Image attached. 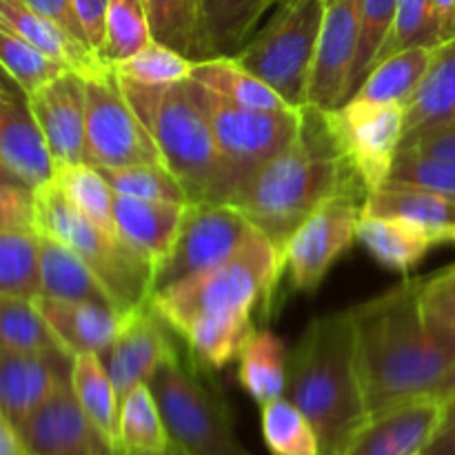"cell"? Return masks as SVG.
Instances as JSON below:
<instances>
[{"mask_svg": "<svg viewBox=\"0 0 455 455\" xmlns=\"http://www.w3.org/2000/svg\"><path fill=\"white\" fill-rule=\"evenodd\" d=\"M189 204L156 203L116 194L114 216L120 240L154 269V278L176 244Z\"/></svg>", "mask_w": 455, "mask_h": 455, "instance_id": "21", "label": "cell"}, {"mask_svg": "<svg viewBox=\"0 0 455 455\" xmlns=\"http://www.w3.org/2000/svg\"><path fill=\"white\" fill-rule=\"evenodd\" d=\"M0 60H3L4 76L12 78L27 96L47 84L49 80L69 71L62 62L49 58L7 27H0Z\"/></svg>", "mask_w": 455, "mask_h": 455, "instance_id": "41", "label": "cell"}, {"mask_svg": "<svg viewBox=\"0 0 455 455\" xmlns=\"http://www.w3.org/2000/svg\"><path fill=\"white\" fill-rule=\"evenodd\" d=\"M416 455H434V453H429V451H422V453H416Z\"/></svg>", "mask_w": 455, "mask_h": 455, "instance_id": "56", "label": "cell"}, {"mask_svg": "<svg viewBox=\"0 0 455 455\" xmlns=\"http://www.w3.org/2000/svg\"><path fill=\"white\" fill-rule=\"evenodd\" d=\"M154 40L198 60L200 0H145Z\"/></svg>", "mask_w": 455, "mask_h": 455, "instance_id": "40", "label": "cell"}, {"mask_svg": "<svg viewBox=\"0 0 455 455\" xmlns=\"http://www.w3.org/2000/svg\"><path fill=\"white\" fill-rule=\"evenodd\" d=\"M22 455H31V453H29V451H27V453H22Z\"/></svg>", "mask_w": 455, "mask_h": 455, "instance_id": "57", "label": "cell"}, {"mask_svg": "<svg viewBox=\"0 0 455 455\" xmlns=\"http://www.w3.org/2000/svg\"><path fill=\"white\" fill-rule=\"evenodd\" d=\"M403 147L404 149L422 151V154L438 156V158L451 160V163H455V123L443 124V127L427 129V132L404 140Z\"/></svg>", "mask_w": 455, "mask_h": 455, "instance_id": "49", "label": "cell"}, {"mask_svg": "<svg viewBox=\"0 0 455 455\" xmlns=\"http://www.w3.org/2000/svg\"><path fill=\"white\" fill-rule=\"evenodd\" d=\"M420 305L429 324L455 329V262L422 278Z\"/></svg>", "mask_w": 455, "mask_h": 455, "instance_id": "46", "label": "cell"}, {"mask_svg": "<svg viewBox=\"0 0 455 455\" xmlns=\"http://www.w3.org/2000/svg\"><path fill=\"white\" fill-rule=\"evenodd\" d=\"M395 9H398V0H363V9H360V44L358 56H355L351 96L358 92L363 80L373 69V62H376L378 53H380L382 44L389 36L391 25H394Z\"/></svg>", "mask_w": 455, "mask_h": 455, "instance_id": "44", "label": "cell"}, {"mask_svg": "<svg viewBox=\"0 0 455 455\" xmlns=\"http://www.w3.org/2000/svg\"><path fill=\"white\" fill-rule=\"evenodd\" d=\"M283 274V251L256 229L234 256L154 293L149 305L176 333L200 318L253 315L258 307L267 314Z\"/></svg>", "mask_w": 455, "mask_h": 455, "instance_id": "4", "label": "cell"}, {"mask_svg": "<svg viewBox=\"0 0 455 455\" xmlns=\"http://www.w3.org/2000/svg\"><path fill=\"white\" fill-rule=\"evenodd\" d=\"M34 198L40 234L74 249L109 287L123 311L149 305L154 296V269L133 249L84 218L56 180L36 189Z\"/></svg>", "mask_w": 455, "mask_h": 455, "instance_id": "6", "label": "cell"}, {"mask_svg": "<svg viewBox=\"0 0 455 455\" xmlns=\"http://www.w3.org/2000/svg\"><path fill=\"white\" fill-rule=\"evenodd\" d=\"M27 453L25 443H22L18 427L0 413V455H22Z\"/></svg>", "mask_w": 455, "mask_h": 455, "instance_id": "52", "label": "cell"}, {"mask_svg": "<svg viewBox=\"0 0 455 455\" xmlns=\"http://www.w3.org/2000/svg\"><path fill=\"white\" fill-rule=\"evenodd\" d=\"M280 0H200L198 60L235 56Z\"/></svg>", "mask_w": 455, "mask_h": 455, "instance_id": "25", "label": "cell"}, {"mask_svg": "<svg viewBox=\"0 0 455 455\" xmlns=\"http://www.w3.org/2000/svg\"><path fill=\"white\" fill-rule=\"evenodd\" d=\"M36 305L71 358L78 354H105L118 338L127 315V311L96 305V302H62L38 298Z\"/></svg>", "mask_w": 455, "mask_h": 455, "instance_id": "23", "label": "cell"}, {"mask_svg": "<svg viewBox=\"0 0 455 455\" xmlns=\"http://www.w3.org/2000/svg\"><path fill=\"white\" fill-rule=\"evenodd\" d=\"M434 49L435 47H411L378 62L351 98L373 102V105L407 107L429 69Z\"/></svg>", "mask_w": 455, "mask_h": 455, "instance_id": "30", "label": "cell"}, {"mask_svg": "<svg viewBox=\"0 0 455 455\" xmlns=\"http://www.w3.org/2000/svg\"><path fill=\"white\" fill-rule=\"evenodd\" d=\"M260 431L271 455H323L314 425L289 398L260 407Z\"/></svg>", "mask_w": 455, "mask_h": 455, "instance_id": "38", "label": "cell"}, {"mask_svg": "<svg viewBox=\"0 0 455 455\" xmlns=\"http://www.w3.org/2000/svg\"><path fill=\"white\" fill-rule=\"evenodd\" d=\"M449 123H455V38L434 49L420 87L404 107L403 142Z\"/></svg>", "mask_w": 455, "mask_h": 455, "instance_id": "27", "label": "cell"}, {"mask_svg": "<svg viewBox=\"0 0 455 455\" xmlns=\"http://www.w3.org/2000/svg\"><path fill=\"white\" fill-rule=\"evenodd\" d=\"M364 198L338 194L305 218L283 249L284 275L296 291L311 293L327 278L333 262L358 240Z\"/></svg>", "mask_w": 455, "mask_h": 455, "instance_id": "11", "label": "cell"}, {"mask_svg": "<svg viewBox=\"0 0 455 455\" xmlns=\"http://www.w3.org/2000/svg\"><path fill=\"white\" fill-rule=\"evenodd\" d=\"M449 407L435 394L418 395L369 413L338 455H416L429 449L444 427Z\"/></svg>", "mask_w": 455, "mask_h": 455, "instance_id": "14", "label": "cell"}, {"mask_svg": "<svg viewBox=\"0 0 455 455\" xmlns=\"http://www.w3.org/2000/svg\"><path fill=\"white\" fill-rule=\"evenodd\" d=\"M314 425L323 455H338L364 420L349 311L314 318L289 354L287 394Z\"/></svg>", "mask_w": 455, "mask_h": 455, "instance_id": "3", "label": "cell"}, {"mask_svg": "<svg viewBox=\"0 0 455 455\" xmlns=\"http://www.w3.org/2000/svg\"><path fill=\"white\" fill-rule=\"evenodd\" d=\"M253 231L256 227L235 204L191 203L172 253L156 271L154 293L227 260Z\"/></svg>", "mask_w": 455, "mask_h": 455, "instance_id": "12", "label": "cell"}, {"mask_svg": "<svg viewBox=\"0 0 455 455\" xmlns=\"http://www.w3.org/2000/svg\"><path fill=\"white\" fill-rule=\"evenodd\" d=\"M154 43L145 0H109L100 60L116 67Z\"/></svg>", "mask_w": 455, "mask_h": 455, "instance_id": "37", "label": "cell"}, {"mask_svg": "<svg viewBox=\"0 0 455 455\" xmlns=\"http://www.w3.org/2000/svg\"><path fill=\"white\" fill-rule=\"evenodd\" d=\"M20 3H25L27 7L34 9V12L40 13V16L49 18V20H53L56 25H60L62 29L69 31L71 36H76L78 40H83V43L89 47L87 38H84L83 27H80L78 16H76L74 0H20Z\"/></svg>", "mask_w": 455, "mask_h": 455, "instance_id": "50", "label": "cell"}, {"mask_svg": "<svg viewBox=\"0 0 455 455\" xmlns=\"http://www.w3.org/2000/svg\"><path fill=\"white\" fill-rule=\"evenodd\" d=\"M29 105L44 133L53 164L87 163V96L84 76L65 71L34 93Z\"/></svg>", "mask_w": 455, "mask_h": 455, "instance_id": "18", "label": "cell"}, {"mask_svg": "<svg viewBox=\"0 0 455 455\" xmlns=\"http://www.w3.org/2000/svg\"><path fill=\"white\" fill-rule=\"evenodd\" d=\"M333 136L358 172L367 191L380 189L391 178L404 138V107L347 100L324 109Z\"/></svg>", "mask_w": 455, "mask_h": 455, "instance_id": "13", "label": "cell"}, {"mask_svg": "<svg viewBox=\"0 0 455 455\" xmlns=\"http://www.w3.org/2000/svg\"><path fill=\"white\" fill-rule=\"evenodd\" d=\"M422 278L351 307L355 371L364 411L435 394L455 367V329L429 324L420 305Z\"/></svg>", "mask_w": 455, "mask_h": 455, "instance_id": "1", "label": "cell"}, {"mask_svg": "<svg viewBox=\"0 0 455 455\" xmlns=\"http://www.w3.org/2000/svg\"><path fill=\"white\" fill-rule=\"evenodd\" d=\"M338 194L367 200L369 191L333 136L324 109L307 105L296 140L269 160L229 204L283 251L305 218Z\"/></svg>", "mask_w": 455, "mask_h": 455, "instance_id": "2", "label": "cell"}, {"mask_svg": "<svg viewBox=\"0 0 455 455\" xmlns=\"http://www.w3.org/2000/svg\"><path fill=\"white\" fill-rule=\"evenodd\" d=\"M71 387L80 407L120 455V398L100 354H78L71 360Z\"/></svg>", "mask_w": 455, "mask_h": 455, "instance_id": "31", "label": "cell"}, {"mask_svg": "<svg viewBox=\"0 0 455 455\" xmlns=\"http://www.w3.org/2000/svg\"><path fill=\"white\" fill-rule=\"evenodd\" d=\"M360 9L363 0H327L307 105L336 109L349 100L360 44Z\"/></svg>", "mask_w": 455, "mask_h": 455, "instance_id": "15", "label": "cell"}, {"mask_svg": "<svg viewBox=\"0 0 455 455\" xmlns=\"http://www.w3.org/2000/svg\"><path fill=\"white\" fill-rule=\"evenodd\" d=\"M363 212L371 216L404 218L422 227L438 247L455 243V194L389 180L367 196Z\"/></svg>", "mask_w": 455, "mask_h": 455, "instance_id": "22", "label": "cell"}, {"mask_svg": "<svg viewBox=\"0 0 455 455\" xmlns=\"http://www.w3.org/2000/svg\"><path fill=\"white\" fill-rule=\"evenodd\" d=\"M53 180L84 218H89L107 234L118 235L114 216L116 191L109 180L102 176L100 169L89 163L67 164V167L56 169Z\"/></svg>", "mask_w": 455, "mask_h": 455, "instance_id": "36", "label": "cell"}, {"mask_svg": "<svg viewBox=\"0 0 455 455\" xmlns=\"http://www.w3.org/2000/svg\"><path fill=\"white\" fill-rule=\"evenodd\" d=\"M427 451L434 455H455V407L449 409L447 422H444V427Z\"/></svg>", "mask_w": 455, "mask_h": 455, "instance_id": "53", "label": "cell"}, {"mask_svg": "<svg viewBox=\"0 0 455 455\" xmlns=\"http://www.w3.org/2000/svg\"><path fill=\"white\" fill-rule=\"evenodd\" d=\"M194 65L196 60H191L189 56L154 40L136 56L116 65L114 69L118 78L127 83L142 84V87H164V84L187 83L191 78Z\"/></svg>", "mask_w": 455, "mask_h": 455, "instance_id": "39", "label": "cell"}, {"mask_svg": "<svg viewBox=\"0 0 455 455\" xmlns=\"http://www.w3.org/2000/svg\"><path fill=\"white\" fill-rule=\"evenodd\" d=\"M189 80L207 87L209 92L220 96L222 100L234 102V105L240 107H249V109H296L274 87H269L265 80H260L256 74L244 69L234 56H216L196 60Z\"/></svg>", "mask_w": 455, "mask_h": 455, "instance_id": "29", "label": "cell"}, {"mask_svg": "<svg viewBox=\"0 0 455 455\" xmlns=\"http://www.w3.org/2000/svg\"><path fill=\"white\" fill-rule=\"evenodd\" d=\"M189 89L216 136L225 164L227 203H231L269 160L296 140L305 118V107L280 111L249 109L222 100L194 80H189Z\"/></svg>", "mask_w": 455, "mask_h": 455, "instance_id": "9", "label": "cell"}, {"mask_svg": "<svg viewBox=\"0 0 455 455\" xmlns=\"http://www.w3.org/2000/svg\"><path fill=\"white\" fill-rule=\"evenodd\" d=\"M40 293V234L0 229V296L38 300Z\"/></svg>", "mask_w": 455, "mask_h": 455, "instance_id": "35", "label": "cell"}, {"mask_svg": "<svg viewBox=\"0 0 455 455\" xmlns=\"http://www.w3.org/2000/svg\"><path fill=\"white\" fill-rule=\"evenodd\" d=\"M324 9L327 0H280L269 22L234 56L296 109L309 100Z\"/></svg>", "mask_w": 455, "mask_h": 455, "instance_id": "8", "label": "cell"}, {"mask_svg": "<svg viewBox=\"0 0 455 455\" xmlns=\"http://www.w3.org/2000/svg\"><path fill=\"white\" fill-rule=\"evenodd\" d=\"M167 329L172 327L151 309V305L127 311L118 338L102 354L120 400L138 385H149L156 369L176 347Z\"/></svg>", "mask_w": 455, "mask_h": 455, "instance_id": "19", "label": "cell"}, {"mask_svg": "<svg viewBox=\"0 0 455 455\" xmlns=\"http://www.w3.org/2000/svg\"><path fill=\"white\" fill-rule=\"evenodd\" d=\"M440 44L455 38V0H431Z\"/></svg>", "mask_w": 455, "mask_h": 455, "instance_id": "51", "label": "cell"}, {"mask_svg": "<svg viewBox=\"0 0 455 455\" xmlns=\"http://www.w3.org/2000/svg\"><path fill=\"white\" fill-rule=\"evenodd\" d=\"M172 443L191 455H247L238 443L229 407L194 360L173 347L149 380Z\"/></svg>", "mask_w": 455, "mask_h": 455, "instance_id": "7", "label": "cell"}, {"mask_svg": "<svg viewBox=\"0 0 455 455\" xmlns=\"http://www.w3.org/2000/svg\"><path fill=\"white\" fill-rule=\"evenodd\" d=\"M120 84L191 203H227L222 154L207 116L191 96L189 80L164 87H142L127 80Z\"/></svg>", "mask_w": 455, "mask_h": 455, "instance_id": "5", "label": "cell"}, {"mask_svg": "<svg viewBox=\"0 0 455 455\" xmlns=\"http://www.w3.org/2000/svg\"><path fill=\"white\" fill-rule=\"evenodd\" d=\"M74 9L89 47L100 58L102 44H105V20L109 0H74Z\"/></svg>", "mask_w": 455, "mask_h": 455, "instance_id": "48", "label": "cell"}, {"mask_svg": "<svg viewBox=\"0 0 455 455\" xmlns=\"http://www.w3.org/2000/svg\"><path fill=\"white\" fill-rule=\"evenodd\" d=\"M438 27L431 12V0H398L394 25L373 67L404 49L438 47Z\"/></svg>", "mask_w": 455, "mask_h": 455, "instance_id": "43", "label": "cell"}, {"mask_svg": "<svg viewBox=\"0 0 455 455\" xmlns=\"http://www.w3.org/2000/svg\"><path fill=\"white\" fill-rule=\"evenodd\" d=\"M84 96L89 164L100 169L164 164L154 136L124 96L114 67L84 76Z\"/></svg>", "mask_w": 455, "mask_h": 455, "instance_id": "10", "label": "cell"}, {"mask_svg": "<svg viewBox=\"0 0 455 455\" xmlns=\"http://www.w3.org/2000/svg\"><path fill=\"white\" fill-rule=\"evenodd\" d=\"M118 444L120 455H154L172 447V435L149 385H138L120 400Z\"/></svg>", "mask_w": 455, "mask_h": 455, "instance_id": "33", "label": "cell"}, {"mask_svg": "<svg viewBox=\"0 0 455 455\" xmlns=\"http://www.w3.org/2000/svg\"><path fill=\"white\" fill-rule=\"evenodd\" d=\"M154 455H191L189 451H185V449L182 447H178L176 443H172V447L167 449V451H163V453H154Z\"/></svg>", "mask_w": 455, "mask_h": 455, "instance_id": "55", "label": "cell"}, {"mask_svg": "<svg viewBox=\"0 0 455 455\" xmlns=\"http://www.w3.org/2000/svg\"><path fill=\"white\" fill-rule=\"evenodd\" d=\"M358 243L380 262L382 267L400 274H409L422 258L438 247L422 227L394 216H360Z\"/></svg>", "mask_w": 455, "mask_h": 455, "instance_id": "28", "label": "cell"}, {"mask_svg": "<svg viewBox=\"0 0 455 455\" xmlns=\"http://www.w3.org/2000/svg\"><path fill=\"white\" fill-rule=\"evenodd\" d=\"M71 360L65 355L0 351V413L20 425L69 380Z\"/></svg>", "mask_w": 455, "mask_h": 455, "instance_id": "20", "label": "cell"}, {"mask_svg": "<svg viewBox=\"0 0 455 455\" xmlns=\"http://www.w3.org/2000/svg\"><path fill=\"white\" fill-rule=\"evenodd\" d=\"M40 298L49 300L96 302L123 311L109 287L74 249L44 234H40Z\"/></svg>", "mask_w": 455, "mask_h": 455, "instance_id": "24", "label": "cell"}, {"mask_svg": "<svg viewBox=\"0 0 455 455\" xmlns=\"http://www.w3.org/2000/svg\"><path fill=\"white\" fill-rule=\"evenodd\" d=\"M389 180L425 187V189L443 191V194H455V163L400 147Z\"/></svg>", "mask_w": 455, "mask_h": 455, "instance_id": "45", "label": "cell"}, {"mask_svg": "<svg viewBox=\"0 0 455 455\" xmlns=\"http://www.w3.org/2000/svg\"><path fill=\"white\" fill-rule=\"evenodd\" d=\"M0 164L7 180L31 191L56 176V164L29 96L12 78H4L0 93Z\"/></svg>", "mask_w": 455, "mask_h": 455, "instance_id": "17", "label": "cell"}, {"mask_svg": "<svg viewBox=\"0 0 455 455\" xmlns=\"http://www.w3.org/2000/svg\"><path fill=\"white\" fill-rule=\"evenodd\" d=\"M0 351L71 358L44 320L36 300L7 296H0Z\"/></svg>", "mask_w": 455, "mask_h": 455, "instance_id": "34", "label": "cell"}, {"mask_svg": "<svg viewBox=\"0 0 455 455\" xmlns=\"http://www.w3.org/2000/svg\"><path fill=\"white\" fill-rule=\"evenodd\" d=\"M435 395H438V398L443 400L449 409L455 407V367L447 373V378L440 382V387L435 389Z\"/></svg>", "mask_w": 455, "mask_h": 455, "instance_id": "54", "label": "cell"}, {"mask_svg": "<svg viewBox=\"0 0 455 455\" xmlns=\"http://www.w3.org/2000/svg\"><path fill=\"white\" fill-rule=\"evenodd\" d=\"M16 427L31 455H118L83 411L71 378Z\"/></svg>", "mask_w": 455, "mask_h": 455, "instance_id": "16", "label": "cell"}, {"mask_svg": "<svg viewBox=\"0 0 455 455\" xmlns=\"http://www.w3.org/2000/svg\"><path fill=\"white\" fill-rule=\"evenodd\" d=\"M289 354L274 331H258L238 358V380L258 407L275 403L287 394Z\"/></svg>", "mask_w": 455, "mask_h": 455, "instance_id": "32", "label": "cell"}, {"mask_svg": "<svg viewBox=\"0 0 455 455\" xmlns=\"http://www.w3.org/2000/svg\"><path fill=\"white\" fill-rule=\"evenodd\" d=\"M100 169V167H98ZM116 194L156 203L189 204V194L164 164H132V167L100 169Z\"/></svg>", "mask_w": 455, "mask_h": 455, "instance_id": "42", "label": "cell"}, {"mask_svg": "<svg viewBox=\"0 0 455 455\" xmlns=\"http://www.w3.org/2000/svg\"><path fill=\"white\" fill-rule=\"evenodd\" d=\"M0 229L38 231L34 191L7 178L0 187Z\"/></svg>", "mask_w": 455, "mask_h": 455, "instance_id": "47", "label": "cell"}, {"mask_svg": "<svg viewBox=\"0 0 455 455\" xmlns=\"http://www.w3.org/2000/svg\"><path fill=\"white\" fill-rule=\"evenodd\" d=\"M0 27H7L49 58L62 62L67 69H74L83 76L107 67V62H102L83 40L71 36L49 18L36 13L20 0H0Z\"/></svg>", "mask_w": 455, "mask_h": 455, "instance_id": "26", "label": "cell"}]
</instances>
